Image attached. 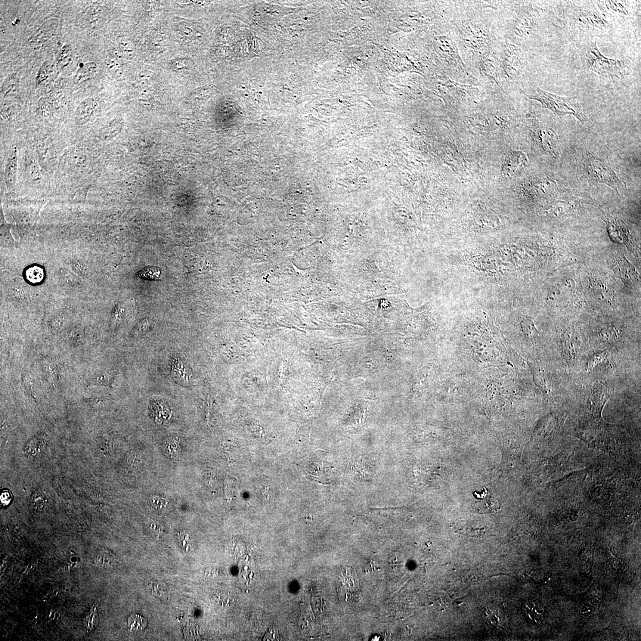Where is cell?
Returning <instances> with one entry per match:
<instances>
[{
    "label": "cell",
    "mask_w": 641,
    "mask_h": 641,
    "mask_svg": "<svg viewBox=\"0 0 641 641\" xmlns=\"http://www.w3.org/2000/svg\"><path fill=\"white\" fill-rule=\"evenodd\" d=\"M522 323L524 332L527 333L528 334H529V331H530V335L534 334V335H535V334L537 335L538 331L534 326L533 322H532L530 319H525L524 321L522 322Z\"/></svg>",
    "instance_id": "obj_34"
},
{
    "label": "cell",
    "mask_w": 641,
    "mask_h": 641,
    "mask_svg": "<svg viewBox=\"0 0 641 641\" xmlns=\"http://www.w3.org/2000/svg\"><path fill=\"white\" fill-rule=\"evenodd\" d=\"M146 619L138 614H132L129 616L128 625L129 630L132 632H137L144 630L147 625Z\"/></svg>",
    "instance_id": "obj_22"
},
{
    "label": "cell",
    "mask_w": 641,
    "mask_h": 641,
    "mask_svg": "<svg viewBox=\"0 0 641 641\" xmlns=\"http://www.w3.org/2000/svg\"><path fill=\"white\" fill-rule=\"evenodd\" d=\"M19 88V79L17 73L9 75L5 80L1 87V94L4 97H12L16 95Z\"/></svg>",
    "instance_id": "obj_17"
},
{
    "label": "cell",
    "mask_w": 641,
    "mask_h": 641,
    "mask_svg": "<svg viewBox=\"0 0 641 641\" xmlns=\"http://www.w3.org/2000/svg\"><path fill=\"white\" fill-rule=\"evenodd\" d=\"M584 171L591 181L606 184L617 192L622 183L611 167L592 154L588 153L587 155Z\"/></svg>",
    "instance_id": "obj_3"
},
{
    "label": "cell",
    "mask_w": 641,
    "mask_h": 641,
    "mask_svg": "<svg viewBox=\"0 0 641 641\" xmlns=\"http://www.w3.org/2000/svg\"><path fill=\"white\" fill-rule=\"evenodd\" d=\"M534 131L535 137L545 152L550 156L556 158L560 151V144L558 135L552 128L544 126L543 124L535 121Z\"/></svg>",
    "instance_id": "obj_4"
},
{
    "label": "cell",
    "mask_w": 641,
    "mask_h": 641,
    "mask_svg": "<svg viewBox=\"0 0 641 641\" xmlns=\"http://www.w3.org/2000/svg\"><path fill=\"white\" fill-rule=\"evenodd\" d=\"M539 15L540 11L538 10L533 11L531 14L528 13L525 15H522V16L519 18L517 20L516 30L518 31V33L517 34L519 33L524 35V34L528 33L529 31H530L536 23L538 16H539Z\"/></svg>",
    "instance_id": "obj_15"
},
{
    "label": "cell",
    "mask_w": 641,
    "mask_h": 641,
    "mask_svg": "<svg viewBox=\"0 0 641 641\" xmlns=\"http://www.w3.org/2000/svg\"><path fill=\"white\" fill-rule=\"evenodd\" d=\"M607 231L611 239L615 243L627 244L629 241V230L624 223L615 218H608L605 221Z\"/></svg>",
    "instance_id": "obj_8"
},
{
    "label": "cell",
    "mask_w": 641,
    "mask_h": 641,
    "mask_svg": "<svg viewBox=\"0 0 641 641\" xmlns=\"http://www.w3.org/2000/svg\"><path fill=\"white\" fill-rule=\"evenodd\" d=\"M528 164V158L521 151H513L508 156L506 168L509 172L514 173L524 168Z\"/></svg>",
    "instance_id": "obj_13"
},
{
    "label": "cell",
    "mask_w": 641,
    "mask_h": 641,
    "mask_svg": "<svg viewBox=\"0 0 641 641\" xmlns=\"http://www.w3.org/2000/svg\"><path fill=\"white\" fill-rule=\"evenodd\" d=\"M99 623V615L97 608L93 607L88 614L86 616L83 625L86 630L88 632L94 631L97 627Z\"/></svg>",
    "instance_id": "obj_24"
},
{
    "label": "cell",
    "mask_w": 641,
    "mask_h": 641,
    "mask_svg": "<svg viewBox=\"0 0 641 641\" xmlns=\"http://www.w3.org/2000/svg\"><path fill=\"white\" fill-rule=\"evenodd\" d=\"M605 4L609 11L624 15H629L627 9L625 8L624 3L619 1H605Z\"/></svg>",
    "instance_id": "obj_32"
},
{
    "label": "cell",
    "mask_w": 641,
    "mask_h": 641,
    "mask_svg": "<svg viewBox=\"0 0 641 641\" xmlns=\"http://www.w3.org/2000/svg\"><path fill=\"white\" fill-rule=\"evenodd\" d=\"M116 373L114 371H104L94 375L89 380L91 385H102L110 387L113 383Z\"/></svg>",
    "instance_id": "obj_18"
},
{
    "label": "cell",
    "mask_w": 641,
    "mask_h": 641,
    "mask_svg": "<svg viewBox=\"0 0 641 641\" xmlns=\"http://www.w3.org/2000/svg\"><path fill=\"white\" fill-rule=\"evenodd\" d=\"M161 275L159 268L156 267L145 268L138 272V275L140 278L145 279L159 280Z\"/></svg>",
    "instance_id": "obj_31"
},
{
    "label": "cell",
    "mask_w": 641,
    "mask_h": 641,
    "mask_svg": "<svg viewBox=\"0 0 641 641\" xmlns=\"http://www.w3.org/2000/svg\"><path fill=\"white\" fill-rule=\"evenodd\" d=\"M527 96L532 100L539 101L543 107L552 111L557 116L572 115L583 124L587 121L583 108L575 98L560 97L540 89H537L536 94Z\"/></svg>",
    "instance_id": "obj_2"
},
{
    "label": "cell",
    "mask_w": 641,
    "mask_h": 641,
    "mask_svg": "<svg viewBox=\"0 0 641 641\" xmlns=\"http://www.w3.org/2000/svg\"><path fill=\"white\" fill-rule=\"evenodd\" d=\"M120 51L122 54L123 57L128 60H131L134 58L135 55V49L134 45L132 42H122L119 43V45Z\"/></svg>",
    "instance_id": "obj_28"
},
{
    "label": "cell",
    "mask_w": 641,
    "mask_h": 641,
    "mask_svg": "<svg viewBox=\"0 0 641 641\" xmlns=\"http://www.w3.org/2000/svg\"><path fill=\"white\" fill-rule=\"evenodd\" d=\"M18 168V156L17 150H13L10 154L6 164L5 180L9 187H13L16 181Z\"/></svg>",
    "instance_id": "obj_14"
},
{
    "label": "cell",
    "mask_w": 641,
    "mask_h": 641,
    "mask_svg": "<svg viewBox=\"0 0 641 641\" xmlns=\"http://www.w3.org/2000/svg\"><path fill=\"white\" fill-rule=\"evenodd\" d=\"M584 58L588 69L602 76L619 78L625 76L629 70L630 62L625 59L615 60L605 57L600 53L596 42L587 46Z\"/></svg>",
    "instance_id": "obj_1"
},
{
    "label": "cell",
    "mask_w": 641,
    "mask_h": 641,
    "mask_svg": "<svg viewBox=\"0 0 641 641\" xmlns=\"http://www.w3.org/2000/svg\"><path fill=\"white\" fill-rule=\"evenodd\" d=\"M69 342L73 347L82 345L84 342V336L79 331H74L69 336Z\"/></svg>",
    "instance_id": "obj_33"
},
{
    "label": "cell",
    "mask_w": 641,
    "mask_h": 641,
    "mask_svg": "<svg viewBox=\"0 0 641 641\" xmlns=\"http://www.w3.org/2000/svg\"><path fill=\"white\" fill-rule=\"evenodd\" d=\"M105 67L108 72L115 79H119L122 76L123 68L122 63L118 59L110 56L105 61Z\"/></svg>",
    "instance_id": "obj_21"
},
{
    "label": "cell",
    "mask_w": 641,
    "mask_h": 641,
    "mask_svg": "<svg viewBox=\"0 0 641 641\" xmlns=\"http://www.w3.org/2000/svg\"><path fill=\"white\" fill-rule=\"evenodd\" d=\"M277 636V634H275V631L270 630L269 631V633L265 636V640L271 641L278 640V637Z\"/></svg>",
    "instance_id": "obj_37"
},
{
    "label": "cell",
    "mask_w": 641,
    "mask_h": 641,
    "mask_svg": "<svg viewBox=\"0 0 641 641\" xmlns=\"http://www.w3.org/2000/svg\"><path fill=\"white\" fill-rule=\"evenodd\" d=\"M97 71L98 66L94 62L86 63L84 66L77 71L74 77V83L79 85L91 79L97 73Z\"/></svg>",
    "instance_id": "obj_16"
},
{
    "label": "cell",
    "mask_w": 641,
    "mask_h": 641,
    "mask_svg": "<svg viewBox=\"0 0 641 641\" xmlns=\"http://www.w3.org/2000/svg\"><path fill=\"white\" fill-rule=\"evenodd\" d=\"M610 397L608 388L605 385H597L591 390L588 404L594 414L600 415L604 405Z\"/></svg>",
    "instance_id": "obj_7"
},
{
    "label": "cell",
    "mask_w": 641,
    "mask_h": 641,
    "mask_svg": "<svg viewBox=\"0 0 641 641\" xmlns=\"http://www.w3.org/2000/svg\"><path fill=\"white\" fill-rule=\"evenodd\" d=\"M504 68L510 80H515L521 76L523 68L521 52L518 48L509 46L506 49Z\"/></svg>",
    "instance_id": "obj_5"
},
{
    "label": "cell",
    "mask_w": 641,
    "mask_h": 641,
    "mask_svg": "<svg viewBox=\"0 0 641 641\" xmlns=\"http://www.w3.org/2000/svg\"><path fill=\"white\" fill-rule=\"evenodd\" d=\"M96 107L97 103L92 98H86L80 102L76 110L74 118L76 125L82 126L88 123L94 114Z\"/></svg>",
    "instance_id": "obj_10"
},
{
    "label": "cell",
    "mask_w": 641,
    "mask_h": 641,
    "mask_svg": "<svg viewBox=\"0 0 641 641\" xmlns=\"http://www.w3.org/2000/svg\"><path fill=\"white\" fill-rule=\"evenodd\" d=\"M26 277L31 283H40L43 278V271L38 267H31L26 272Z\"/></svg>",
    "instance_id": "obj_29"
},
{
    "label": "cell",
    "mask_w": 641,
    "mask_h": 641,
    "mask_svg": "<svg viewBox=\"0 0 641 641\" xmlns=\"http://www.w3.org/2000/svg\"><path fill=\"white\" fill-rule=\"evenodd\" d=\"M592 289L593 295H596L599 299L605 300L611 299L612 294L610 292L608 288L602 282L594 281L592 283Z\"/></svg>",
    "instance_id": "obj_25"
},
{
    "label": "cell",
    "mask_w": 641,
    "mask_h": 641,
    "mask_svg": "<svg viewBox=\"0 0 641 641\" xmlns=\"http://www.w3.org/2000/svg\"><path fill=\"white\" fill-rule=\"evenodd\" d=\"M51 69V64L50 62L48 61H45L42 65L41 67L40 68L38 75H37V85H41L45 83L46 80L48 79L49 76H50Z\"/></svg>",
    "instance_id": "obj_27"
},
{
    "label": "cell",
    "mask_w": 641,
    "mask_h": 641,
    "mask_svg": "<svg viewBox=\"0 0 641 641\" xmlns=\"http://www.w3.org/2000/svg\"><path fill=\"white\" fill-rule=\"evenodd\" d=\"M22 382L23 386L24 388H25L27 394H28L30 397L35 398V396H34V392L33 391L32 382H31V380L30 378L27 376V375L23 374Z\"/></svg>",
    "instance_id": "obj_35"
},
{
    "label": "cell",
    "mask_w": 641,
    "mask_h": 641,
    "mask_svg": "<svg viewBox=\"0 0 641 641\" xmlns=\"http://www.w3.org/2000/svg\"><path fill=\"white\" fill-rule=\"evenodd\" d=\"M32 500L35 506L40 508L44 506L46 502L45 498L38 492L33 495Z\"/></svg>",
    "instance_id": "obj_36"
},
{
    "label": "cell",
    "mask_w": 641,
    "mask_h": 641,
    "mask_svg": "<svg viewBox=\"0 0 641 641\" xmlns=\"http://www.w3.org/2000/svg\"><path fill=\"white\" fill-rule=\"evenodd\" d=\"M577 21L578 25L585 29H606L609 26L605 15L590 10L580 12Z\"/></svg>",
    "instance_id": "obj_6"
},
{
    "label": "cell",
    "mask_w": 641,
    "mask_h": 641,
    "mask_svg": "<svg viewBox=\"0 0 641 641\" xmlns=\"http://www.w3.org/2000/svg\"><path fill=\"white\" fill-rule=\"evenodd\" d=\"M476 509L482 513L495 512L498 509V504L495 499L486 495L480 498L479 501L476 503Z\"/></svg>",
    "instance_id": "obj_20"
},
{
    "label": "cell",
    "mask_w": 641,
    "mask_h": 641,
    "mask_svg": "<svg viewBox=\"0 0 641 641\" xmlns=\"http://www.w3.org/2000/svg\"><path fill=\"white\" fill-rule=\"evenodd\" d=\"M72 52L71 48L69 45H66L63 46L60 49L58 54V63L62 67L67 66L72 61Z\"/></svg>",
    "instance_id": "obj_26"
},
{
    "label": "cell",
    "mask_w": 641,
    "mask_h": 641,
    "mask_svg": "<svg viewBox=\"0 0 641 641\" xmlns=\"http://www.w3.org/2000/svg\"><path fill=\"white\" fill-rule=\"evenodd\" d=\"M42 367L45 376L52 382L55 383L60 380V369H59L57 365L55 364V362L52 359L45 358L42 361Z\"/></svg>",
    "instance_id": "obj_19"
},
{
    "label": "cell",
    "mask_w": 641,
    "mask_h": 641,
    "mask_svg": "<svg viewBox=\"0 0 641 641\" xmlns=\"http://www.w3.org/2000/svg\"><path fill=\"white\" fill-rule=\"evenodd\" d=\"M616 270L621 279L628 284L639 283L640 275L633 265L624 257H619L616 262Z\"/></svg>",
    "instance_id": "obj_9"
},
{
    "label": "cell",
    "mask_w": 641,
    "mask_h": 641,
    "mask_svg": "<svg viewBox=\"0 0 641 641\" xmlns=\"http://www.w3.org/2000/svg\"><path fill=\"white\" fill-rule=\"evenodd\" d=\"M178 539L181 546L186 552H190L194 549V541L191 535L187 532H182L178 535Z\"/></svg>",
    "instance_id": "obj_30"
},
{
    "label": "cell",
    "mask_w": 641,
    "mask_h": 641,
    "mask_svg": "<svg viewBox=\"0 0 641 641\" xmlns=\"http://www.w3.org/2000/svg\"><path fill=\"white\" fill-rule=\"evenodd\" d=\"M571 207V204L566 201H556L552 205L547 207V214L557 216L563 215L568 212Z\"/></svg>",
    "instance_id": "obj_23"
},
{
    "label": "cell",
    "mask_w": 641,
    "mask_h": 641,
    "mask_svg": "<svg viewBox=\"0 0 641 641\" xmlns=\"http://www.w3.org/2000/svg\"><path fill=\"white\" fill-rule=\"evenodd\" d=\"M172 374L173 379L182 385H188L191 382V373L189 367L181 359H175L173 361Z\"/></svg>",
    "instance_id": "obj_12"
},
{
    "label": "cell",
    "mask_w": 641,
    "mask_h": 641,
    "mask_svg": "<svg viewBox=\"0 0 641 641\" xmlns=\"http://www.w3.org/2000/svg\"><path fill=\"white\" fill-rule=\"evenodd\" d=\"M562 334V345L563 351L571 359H574L577 356L580 344L578 342V337L576 331L573 329H565Z\"/></svg>",
    "instance_id": "obj_11"
}]
</instances>
